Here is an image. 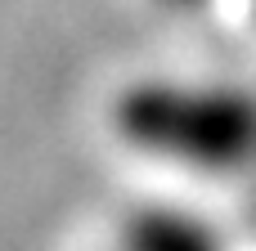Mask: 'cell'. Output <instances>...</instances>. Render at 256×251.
I'll return each mask as SVG.
<instances>
[{
    "label": "cell",
    "mask_w": 256,
    "mask_h": 251,
    "mask_svg": "<svg viewBox=\"0 0 256 251\" xmlns=\"http://www.w3.org/2000/svg\"><path fill=\"white\" fill-rule=\"evenodd\" d=\"M162 9H171V13H198L202 4H212V0H158Z\"/></svg>",
    "instance_id": "3957f363"
},
{
    "label": "cell",
    "mask_w": 256,
    "mask_h": 251,
    "mask_svg": "<svg viewBox=\"0 0 256 251\" xmlns=\"http://www.w3.org/2000/svg\"><path fill=\"white\" fill-rule=\"evenodd\" d=\"M112 130L122 144L198 175H234L256 162V99L230 85L135 81L112 103Z\"/></svg>",
    "instance_id": "6da1fadb"
},
{
    "label": "cell",
    "mask_w": 256,
    "mask_h": 251,
    "mask_svg": "<svg viewBox=\"0 0 256 251\" xmlns=\"http://www.w3.org/2000/svg\"><path fill=\"white\" fill-rule=\"evenodd\" d=\"M252 13H256V0H252Z\"/></svg>",
    "instance_id": "277c9868"
},
{
    "label": "cell",
    "mask_w": 256,
    "mask_h": 251,
    "mask_svg": "<svg viewBox=\"0 0 256 251\" xmlns=\"http://www.w3.org/2000/svg\"><path fill=\"white\" fill-rule=\"evenodd\" d=\"M122 251H225L220 234L180 207H140L122 225Z\"/></svg>",
    "instance_id": "7a4b0ae2"
}]
</instances>
